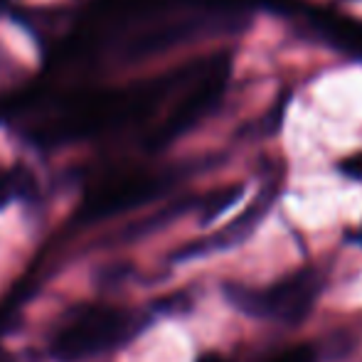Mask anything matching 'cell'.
I'll return each instance as SVG.
<instances>
[{
  "instance_id": "obj_1",
  "label": "cell",
  "mask_w": 362,
  "mask_h": 362,
  "mask_svg": "<svg viewBox=\"0 0 362 362\" xmlns=\"http://www.w3.org/2000/svg\"><path fill=\"white\" fill-rule=\"evenodd\" d=\"M153 323L144 310L109 303L76 305L49 335L47 353L54 362H86L129 345Z\"/></svg>"
},
{
  "instance_id": "obj_2",
  "label": "cell",
  "mask_w": 362,
  "mask_h": 362,
  "mask_svg": "<svg viewBox=\"0 0 362 362\" xmlns=\"http://www.w3.org/2000/svg\"><path fill=\"white\" fill-rule=\"evenodd\" d=\"M325 276L318 269H300L272 286H244V284H224V298L244 315L276 323L298 325L313 310Z\"/></svg>"
},
{
  "instance_id": "obj_3",
  "label": "cell",
  "mask_w": 362,
  "mask_h": 362,
  "mask_svg": "<svg viewBox=\"0 0 362 362\" xmlns=\"http://www.w3.org/2000/svg\"><path fill=\"white\" fill-rule=\"evenodd\" d=\"M229 69H232V59H229L227 52L202 59L197 74L185 84L182 96L175 101L168 119L151 134L148 148L160 151V148L170 146L173 141L180 139V136H185L187 131H192L200 121H205L222 101L224 89H227Z\"/></svg>"
},
{
  "instance_id": "obj_4",
  "label": "cell",
  "mask_w": 362,
  "mask_h": 362,
  "mask_svg": "<svg viewBox=\"0 0 362 362\" xmlns=\"http://www.w3.org/2000/svg\"><path fill=\"white\" fill-rule=\"evenodd\" d=\"M192 170H195V165H180L160 173H134V175H124L111 182H104V185L91 190L81 200L79 210L74 215V222L91 224L158 200L168 190H173L182 177L190 175Z\"/></svg>"
},
{
  "instance_id": "obj_5",
  "label": "cell",
  "mask_w": 362,
  "mask_h": 362,
  "mask_svg": "<svg viewBox=\"0 0 362 362\" xmlns=\"http://www.w3.org/2000/svg\"><path fill=\"white\" fill-rule=\"evenodd\" d=\"M274 200H276V182H269V185L262 187L257 200H254L242 215L234 217L227 227H222L219 232L210 234V237H205V239H197V242H190V244H185V247L175 249V252L168 257V262L190 264V262H197V259L212 257V254H219V252H229V249L244 244L254 234V229L262 224L267 212L272 210Z\"/></svg>"
},
{
  "instance_id": "obj_6",
  "label": "cell",
  "mask_w": 362,
  "mask_h": 362,
  "mask_svg": "<svg viewBox=\"0 0 362 362\" xmlns=\"http://www.w3.org/2000/svg\"><path fill=\"white\" fill-rule=\"evenodd\" d=\"M305 25V33H313V37L323 40L325 45L340 49L343 54L362 59V23L353 18H343L338 13L320 8H308L300 15Z\"/></svg>"
},
{
  "instance_id": "obj_7",
  "label": "cell",
  "mask_w": 362,
  "mask_h": 362,
  "mask_svg": "<svg viewBox=\"0 0 362 362\" xmlns=\"http://www.w3.org/2000/svg\"><path fill=\"white\" fill-rule=\"evenodd\" d=\"M195 207H200V197H195V195L180 197V200H175V202H170V205L160 207V210L153 212V215H148L144 219H136V222L126 224V227L119 229V232H116L111 239H114V244L141 242V239H146V237H151V234L165 229L168 224H173L177 217L187 215V212L195 210Z\"/></svg>"
},
{
  "instance_id": "obj_8",
  "label": "cell",
  "mask_w": 362,
  "mask_h": 362,
  "mask_svg": "<svg viewBox=\"0 0 362 362\" xmlns=\"http://www.w3.org/2000/svg\"><path fill=\"white\" fill-rule=\"evenodd\" d=\"M244 192H247V187H244L242 182H237V185L219 187V190L210 192V195L200 197V224L202 227L215 222V219L222 217L229 207L237 205V202L244 197Z\"/></svg>"
},
{
  "instance_id": "obj_9",
  "label": "cell",
  "mask_w": 362,
  "mask_h": 362,
  "mask_svg": "<svg viewBox=\"0 0 362 362\" xmlns=\"http://www.w3.org/2000/svg\"><path fill=\"white\" fill-rule=\"evenodd\" d=\"M35 192V180L28 170H0V210L18 197H30Z\"/></svg>"
},
{
  "instance_id": "obj_10",
  "label": "cell",
  "mask_w": 362,
  "mask_h": 362,
  "mask_svg": "<svg viewBox=\"0 0 362 362\" xmlns=\"http://www.w3.org/2000/svg\"><path fill=\"white\" fill-rule=\"evenodd\" d=\"M323 350L320 345H293L288 350H281L279 355H274L269 362H320L323 360Z\"/></svg>"
},
{
  "instance_id": "obj_11",
  "label": "cell",
  "mask_w": 362,
  "mask_h": 362,
  "mask_svg": "<svg viewBox=\"0 0 362 362\" xmlns=\"http://www.w3.org/2000/svg\"><path fill=\"white\" fill-rule=\"evenodd\" d=\"M340 170L345 173V175L355 177V180H362V156H353L348 158V160L340 163Z\"/></svg>"
},
{
  "instance_id": "obj_12",
  "label": "cell",
  "mask_w": 362,
  "mask_h": 362,
  "mask_svg": "<svg viewBox=\"0 0 362 362\" xmlns=\"http://www.w3.org/2000/svg\"><path fill=\"white\" fill-rule=\"evenodd\" d=\"M358 242H360V244H362V234H360V237H358Z\"/></svg>"
}]
</instances>
